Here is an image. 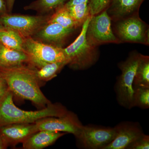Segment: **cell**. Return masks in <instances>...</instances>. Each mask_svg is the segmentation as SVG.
Here are the masks:
<instances>
[{"label": "cell", "instance_id": "cell-1", "mask_svg": "<svg viewBox=\"0 0 149 149\" xmlns=\"http://www.w3.org/2000/svg\"><path fill=\"white\" fill-rule=\"evenodd\" d=\"M0 73L14 95L42 108L51 103L41 91L40 82L29 65L0 68Z\"/></svg>", "mask_w": 149, "mask_h": 149}, {"label": "cell", "instance_id": "cell-2", "mask_svg": "<svg viewBox=\"0 0 149 149\" xmlns=\"http://www.w3.org/2000/svg\"><path fill=\"white\" fill-rule=\"evenodd\" d=\"M13 96L8 89L0 100V127L13 123H34L45 118L61 117L68 112L61 104L52 103L40 110H23L15 105Z\"/></svg>", "mask_w": 149, "mask_h": 149}, {"label": "cell", "instance_id": "cell-3", "mask_svg": "<svg viewBox=\"0 0 149 149\" xmlns=\"http://www.w3.org/2000/svg\"><path fill=\"white\" fill-rule=\"evenodd\" d=\"M91 17L82 25V30L76 40L66 48H63L67 65L72 69H87L95 64L98 58L97 47L89 44L86 39V31Z\"/></svg>", "mask_w": 149, "mask_h": 149}, {"label": "cell", "instance_id": "cell-4", "mask_svg": "<svg viewBox=\"0 0 149 149\" xmlns=\"http://www.w3.org/2000/svg\"><path fill=\"white\" fill-rule=\"evenodd\" d=\"M141 56L137 52H133L125 61L119 64L121 73L116 83V92L118 102L126 108L135 106L133 85Z\"/></svg>", "mask_w": 149, "mask_h": 149}, {"label": "cell", "instance_id": "cell-5", "mask_svg": "<svg viewBox=\"0 0 149 149\" xmlns=\"http://www.w3.org/2000/svg\"><path fill=\"white\" fill-rule=\"evenodd\" d=\"M24 39L23 49L30 58L28 64L32 67L47 63L67 62L63 48L41 42L31 37Z\"/></svg>", "mask_w": 149, "mask_h": 149}, {"label": "cell", "instance_id": "cell-6", "mask_svg": "<svg viewBox=\"0 0 149 149\" xmlns=\"http://www.w3.org/2000/svg\"><path fill=\"white\" fill-rule=\"evenodd\" d=\"M51 14L32 16L7 13L0 17V23L6 29L15 31L25 39L32 37L47 24Z\"/></svg>", "mask_w": 149, "mask_h": 149}, {"label": "cell", "instance_id": "cell-7", "mask_svg": "<svg viewBox=\"0 0 149 149\" xmlns=\"http://www.w3.org/2000/svg\"><path fill=\"white\" fill-rule=\"evenodd\" d=\"M111 20L106 9L91 16L86 34L89 44L97 47L106 43L118 44L121 42L113 32Z\"/></svg>", "mask_w": 149, "mask_h": 149}, {"label": "cell", "instance_id": "cell-8", "mask_svg": "<svg viewBox=\"0 0 149 149\" xmlns=\"http://www.w3.org/2000/svg\"><path fill=\"white\" fill-rule=\"evenodd\" d=\"M116 32L121 42L149 45V28L138 13L117 21Z\"/></svg>", "mask_w": 149, "mask_h": 149}, {"label": "cell", "instance_id": "cell-9", "mask_svg": "<svg viewBox=\"0 0 149 149\" xmlns=\"http://www.w3.org/2000/svg\"><path fill=\"white\" fill-rule=\"evenodd\" d=\"M116 134L115 127L102 128L83 125L76 138L85 148L102 149L114 140Z\"/></svg>", "mask_w": 149, "mask_h": 149}, {"label": "cell", "instance_id": "cell-10", "mask_svg": "<svg viewBox=\"0 0 149 149\" xmlns=\"http://www.w3.org/2000/svg\"><path fill=\"white\" fill-rule=\"evenodd\" d=\"M38 130H46L73 134L75 138L83 126L76 114L68 111L61 117H49L35 122Z\"/></svg>", "mask_w": 149, "mask_h": 149}, {"label": "cell", "instance_id": "cell-11", "mask_svg": "<svg viewBox=\"0 0 149 149\" xmlns=\"http://www.w3.org/2000/svg\"><path fill=\"white\" fill-rule=\"evenodd\" d=\"M74 30L64 28L57 23L47 22L31 37L41 42L63 48Z\"/></svg>", "mask_w": 149, "mask_h": 149}, {"label": "cell", "instance_id": "cell-12", "mask_svg": "<svg viewBox=\"0 0 149 149\" xmlns=\"http://www.w3.org/2000/svg\"><path fill=\"white\" fill-rule=\"evenodd\" d=\"M38 131L35 123H13L0 127V135L8 147L23 143Z\"/></svg>", "mask_w": 149, "mask_h": 149}, {"label": "cell", "instance_id": "cell-13", "mask_svg": "<svg viewBox=\"0 0 149 149\" xmlns=\"http://www.w3.org/2000/svg\"><path fill=\"white\" fill-rule=\"evenodd\" d=\"M116 134L111 143L102 149H125L144 134L138 124L123 123L115 127Z\"/></svg>", "mask_w": 149, "mask_h": 149}, {"label": "cell", "instance_id": "cell-14", "mask_svg": "<svg viewBox=\"0 0 149 149\" xmlns=\"http://www.w3.org/2000/svg\"><path fill=\"white\" fill-rule=\"evenodd\" d=\"M145 0H111L106 9L111 19L118 21L138 13Z\"/></svg>", "mask_w": 149, "mask_h": 149}, {"label": "cell", "instance_id": "cell-15", "mask_svg": "<svg viewBox=\"0 0 149 149\" xmlns=\"http://www.w3.org/2000/svg\"><path fill=\"white\" fill-rule=\"evenodd\" d=\"M65 133L49 130H39L22 143V148L24 149L45 148L52 145Z\"/></svg>", "mask_w": 149, "mask_h": 149}, {"label": "cell", "instance_id": "cell-16", "mask_svg": "<svg viewBox=\"0 0 149 149\" xmlns=\"http://www.w3.org/2000/svg\"><path fill=\"white\" fill-rule=\"evenodd\" d=\"M26 52L6 47L0 43V68H8L29 63Z\"/></svg>", "mask_w": 149, "mask_h": 149}, {"label": "cell", "instance_id": "cell-17", "mask_svg": "<svg viewBox=\"0 0 149 149\" xmlns=\"http://www.w3.org/2000/svg\"><path fill=\"white\" fill-rule=\"evenodd\" d=\"M66 65H67V63L64 61L45 63L37 68L30 66L34 70L37 80L40 84L41 82H48L56 77Z\"/></svg>", "mask_w": 149, "mask_h": 149}, {"label": "cell", "instance_id": "cell-18", "mask_svg": "<svg viewBox=\"0 0 149 149\" xmlns=\"http://www.w3.org/2000/svg\"><path fill=\"white\" fill-rule=\"evenodd\" d=\"M69 0H36L24 7L25 10H35L40 15L52 13L60 7L64 5Z\"/></svg>", "mask_w": 149, "mask_h": 149}, {"label": "cell", "instance_id": "cell-19", "mask_svg": "<svg viewBox=\"0 0 149 149\" xmlns=\"http://www.w3.org/2000/svg\"><path fill=\"white\" fill-rule=\"evenodd\" d=\"M133 89L149 88V57L141 54L133 83Z\"/></svg>", "mask_w": 149, "mask_h": 149}, {"label": "cell", "instance_id": "cell-20", "mask_svg": "<svg viewBox=\"0 0 149 149\" xmlns=\"http://www.w3.org/2000/svg\"><path fill=\"white\" fill-rule=\"evenodd\" d=\"M24 38L13 30L6 28L0 30V43L6 47L24 52Z\"/></svg>", "mask_w": 149, "mask_h": 149}, {"label": "cell", "instance_id": "cell-21", "mask_svg": "<svg viewBox=\"0 0 149 149\" xmlns=\"http://www.w3.org/2000/svg\"><path fill=\"white\" fill-rule=\"evenodd\" d=\"M48 22L58 23L67 29H75L79 27L70 16L65 5L56 9L51 15Z\"/></svg>", "mask_w": 149, "mask_h": 149}, {"label": "cell", "instance_id": "cell-22", "mask_svg": "<svg viewBox=\"0 0 149 149\" xmlns=\"http://www.w3.org/2000/svg\"><path fill=\"white\" fill-rule=\"evenodd\" d=\"M66 7L70 16L79 27L83 25L88 17L91 16L88 3H87Z\"/></svg>", "mask_w": 149, "mask_h": 149}, {"label": "cell", "instance_id": "cell-23", "mask_svg": "<svg viewBox=\"0 0 149 149\" xmlns=\"http://www.w3.org/2000/svg\"><path fill=\"white\" fill-rule=\"evenodd\" d=\"M134 90V105L144 109L149 107V88H137Z\"/></svg>", "mask_w": 149, "mask_h": 149}, {"label": "cell", "instance_id": "cell-24", "mask_svg": "<svg viewBox=\"0 0 149 149\" xmlns=\"http://www.w3.org/2000/svg\"><path fill=\"white\" fill-rule=\"evenodd\" d=\"M111 0H90L88 6L91 16L100 13L107 8Z\"/></svg>", "mask_w": 149, "mask_h": 149}, {"label": "cell", "instance_id": "cell-25", "mask_svg": "<svg viewBox=\"0 0 149 149\" xmlns=\"http://www.w3.org/2000/svg\"><path fill=\"white\" fill-rule=\"evenodd\" d=\"M149 148V137L143 134L130 143L126 149H148Z\"/></svg>", "mask_w": 149, "mask_h": 149}, {"label": "cell", "instance_id": "cell-26", "mask_svg": "<svg viewBox=\"0 0 149 149\" xmlns=\"http://www.w3.org/2000/svg\"><path fill=\"white\" fill-rule=\"evenodd\" d=\"M8 90V86L6 82L0 73V100Z\"/></svg>", "mask_w": 149, "mask_h": 149}, {"label": "cell", "instance_id": "cell-27", "mask_svg": "<svg viewBox=\"0 0 149 149\" xmlns=\"http://www.w3.org/2000/svg\"><path fill=\"white\" fill-rule=\"evenodd\" d=\"M8 13L6 0H0V17Z\"/></svg>", "mask_w": 149, "mask_h": 149}, {"label": "cell", "instance_id": "cell-28", "mask_svg": "<svg viewBox=\"0 0 149 149\" xmlns=\"http://www.w3.org/2000/svg\"><path fill=\"white\" fill-rule=\"evenodd\" d=\"M90 1V0H69L65 4V5L66 6H70L77 4L82 3H89Z\"/></svg>", "mask_w": 149, "mask_h": 149}, {"label": "cell", "instance_id": "cell-29", "mask_svg": "<svg viewBox=\"0 0 149 149\" xmlns=\"http://www.w3.org/2000/svg\"><path fill=\"white\" fill-rule=\"evenodd\" d=\"M7 8L8 13H10L13 9L15 0H6Z\"/></svg>", "mask_w": 149, "mask_h": 149}, {"label": "cell", "instance_id": "cell-30", "mask_svg": "<svg viewBox=\"0 0 149 149\" xmlns=\"http://www.w3.org/2000/svg\"><path fill=\"white\" fill-rule=\"evenodd\" d=\"M8 147L2 137L0 135V149H6Z\"/></svg>", "mask_w": 149, "mask_h": 149}, {"label": "cell", "instance_id": "cell-31", "mask_svg": "<svg viewBox=\"0 0 149 149\" xmlns=\"http://www.w3.org/2000/svg\"><path fill=\"white\" fill-rule=\"evenodd\" d=\"M5 29V27H4L1 24V23H0V30H2V29Z\"/></svg>", "mask_w": 149, "mask_h": 149}]
</instances>
